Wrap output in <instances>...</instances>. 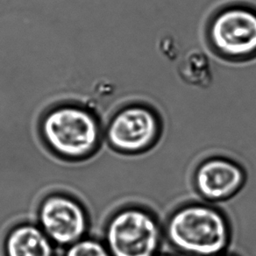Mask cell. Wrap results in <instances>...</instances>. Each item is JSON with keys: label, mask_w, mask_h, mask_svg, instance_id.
Masks as SVG:
<instances>
[{"label": "cell", "mask_w": 256, "mask_h": 256, "mask_svg": "<svg viewBox=\"0 0 256 256\" xmlns=\"http://www.w3.org/2000/svg\"><path fill=\"white\" fill-rule=\"evenodd\" d=\"M164 237L182 256H215L228 252L232 226L223 210L208 202L176 208L164 224Z\"/></svg>", "instance_id": "1"}, {"label": "cell", "mask_w": 256, "mask_h": 256, "mask_svg": "<svg viewBox=\"0 0 256 256\" xmlns=\"http://www.w3.org/2000/svg\"><path fill=\"white\" fill-rule=\"evenodd\" d=\"M46 146L64 160H86L101 144V130L96 118L80 107L64 106L50 112L42 124Z\"/></svg>", "instance_id": "2"}, {"label": "cell", "mask_w": 256, "mask_h": 256, "mask_svg": "<svg viewBox=\"0 0 256 256\" xmlns=\"http://www.w3.org/2000/svg\"><path fill=\"white\" fill-rule=\"evenodd\" d=\"M164 226L152 210L128 206L115 210L104 228L103 242L112 256H156L160 252Z\"/></svg>", "instance_id": "3"}, {"label": "cell", "mask_w": 256, "mask_h": 256, "mask_svg": "<svg viewBox=\"0 0 256 256\" xmlns=\"http://www.w3.org/2000/svg\"><path fill=\"white\" fill-rule=\"evenodd\" d=\"M37 224L58 248H67L87 236L89 214L75 196L57 192L40 202Z\"/></svg>", "instance_id": "4"}, {"label": "cell", "mask_w": 256, "mask_h": 256, "mask_svg": "<svg viewBox=\"0 0 256 256\" xmlns=\"http://www.w3.org/2000/svg\"><path fill=\"white\" fill-rule=\"evenodd\" d=\"M160 132V121L153 110L136 106L120 110L110 120L106 138L118 153L136 156L151 150Z\"/></svg>", "instance_id": "5"}, {"label": "cell", "mask_w": 256, "mask_h": 256, "mask_svg": "<svg viewBox=\"0 0 256 256\" xmlns=\"http://www.w3.org/2000/svg\"><path fill=\"white\" fill-rule=\"evenodd\" d=\"M246 173L236 160L214 156L202 160L195 168L193 185L200 198L208 203L231 200L244 188Z\"/></svg>", "instance_id": "6"}, {"label": "cell", "mask_w": 256, "mask_h": 256, "mask_svg": "<svg viewBox=\"0 0 256 256\" xmlns=\"http://www.w3.org/2000/svg\"><path fill=\"white\" fill-rule=\"evenodd\" d=\"M212 42L220 53L243 57L256 53V12L244 8L226 9L210 26Z\"/></svg>", "instance_id": "7"}, {"label": "cell", "mask_w": 256, "mask_h": 256, "mask_svg": "<svg viewBox=\"0 0 256 256\" xmlns=\"http://www.w3.org/2000/svg\"><path fill=\"white\" fill-rule=\"evenodd\" d=\"M4 256H59L58 246L39 226L31 222L15 224L4 240Z\"/></svg>", "instance_id": "8"}, {"label": "cell", "mask_w": 256, "mask_h": 256, "mask_svg": "<svg viewBox=\"0 0 256 256\" xmlns=\"http://www.w3.org/2000/svg\"><path fill=\"white\" fill-rule=\"evenodd\" d=\"M182 78L192 86L207 87L212 82L209 58L198 50H192L185 54L179 65Z\"/></svg>", "instance_id": "9"}, {"label": "cell", "mask_w": 256, "mask_h": 256, "mask_svg": "<svg viewBox=\"0 0 256 256\" xmlns=\"http://www.w3.org/2000/svg\"><path fill=\"white\" fill-rule=\"evenodd\" d=\"M62 256H112L103 240L94 237L84 238L65 248Z\"/></svg>", "instance_id": "10"}, {"label": "cell", "mask_w": 256, "mask_h": 256, "mask_svg": "<svg viewBox=\"0 0 256 256\" xmlns=\"http://www.w3.org/2000/svg\"><path fill=\"white\" fill-rule=\"evenodd\" d=\"M182 256L181 254H176L174 252H160L157 256Z\"/></svg>", "instance_id": "11"}, {"label": "cell", "mask_w": 256, "mask_h": 256, "mask_svg": "<svg viewBox=\"0 0 256 256\" xmlns=\"http://www.w3.org/2000/svg\"><path fill=\"white\" fill-rule=\"evenodd\" d=\"M237 256L234 254H230V252H226L224 254H218V256Z\"/></svg>", "instance_id": "12"}]
</instances>
